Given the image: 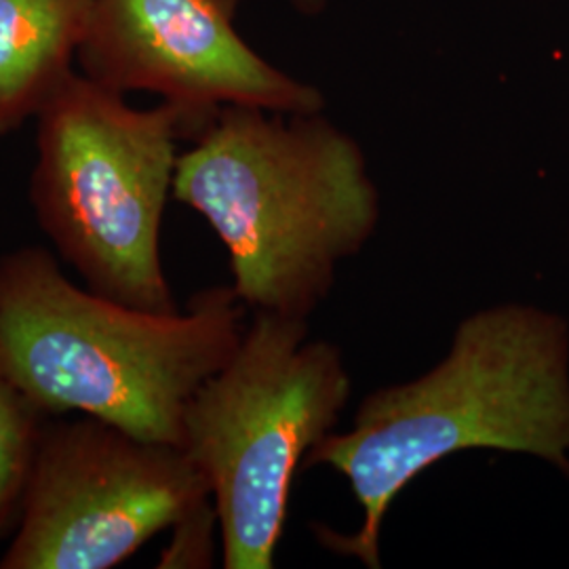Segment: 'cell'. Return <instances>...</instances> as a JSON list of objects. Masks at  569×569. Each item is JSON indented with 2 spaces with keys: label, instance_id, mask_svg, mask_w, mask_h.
<instances>
[{
  "label": "cell",
  "instance_id": "cell-1",
  "mask_svg": "<svg viewBox=\"0 0 569 569\" xmlns=\"http://www.w3.org/2000/svg\"><path fill=\"white\" fill-rule=\"evenodd\" d=\"M523 453L569 479V323L526 302L489 305L453 327L448 352L416 378L369 390L350 428L305 468L342 475L361 509L355 533L315 528L338 555L382 568L388 510L425 470L462 451Z\"/></svg>",
  "mask_w": 569,
  "mask_h": 569
},
{
  "label": "cell",
  "instance_id": "cell-2",
  "mask_svg": "<svg viewBox=\"0 0 569 569\" xmlns=\"http://www.w3.org/2000/svg\"><path fill=\"white\" fill-rule=\"evenodd\" d=\"M173 197L224 243L249 312L310 321L380 226L363 148L323 112L224 106L178 159Z\"/></svg>",
  "mask_w": 569,
  "mask_h": 569
},
{
  "label": "cell",
  "instance_id": "cell-3",
  "mask_svg": "<svg viewBox=\"0 0 569 569\" xmlns=\"http://www.w3.org/2000/svg\"><path fill=\"white\" fill-rule=\"evenodd\" d=\"M247 315L232 284L154 312L72 283L41 247L0 258V363L23 397L152 443L182 448L186 406L232 357Z\"/></svg>",
  "mask_w": 569,
  "mask_h": 569
},
{
  "label": "cell",
  "instance_id": "cell-4",
  "mask_svg": "<svg viewBox=\"0 0 569 569\" xmlns=\"http://www.w3.org/2000/svg\"><path fill=\"white\" fill-rule=\"evenodd\" d=\"M30 201L44 234L89 289L121 305L178 310L161 260L178 142L207 122L182 106L138 110L72 72L37 114Z\"/></svg>",
  "mask_w": 569,
  "mask_h": 569
},
{
  "label": "cell",
  "instance_id": "cell-5",
  "mask_svg": "<svg viewBox=\"0 0 569 569\" xmlns=\"http://www.w3.org/2000/svg\"><path fill=\"white\" fill-rule=\"evenodd\" d=\"M352 397L342 348L310 321L251 312L232 357L188 401L182 449L211 491L226 569H272L298 468Z\"/></svg>",
  "mask_w": 569,
  "mask_h": 569
},
{
  "label": "cell",
  "instance_id": "cell-6",
  "mask_svg": "<svg viewBox=\"0 0 569 569\" xmlns=\"http://www.w3.org/2000/svg\"><path fill=\"white\" fill-rule=\"evenodd\" d=\"M211 502L178 446L143 441L96 418L41 432L0 569H110Z\"/></svg>",
  "mask_w": 569,
  "mask_h": 569
},
{
  "label": "cell",
  "instance_id": "cell-7",
  "mask_svg": "<svg viewBox=\"0 0 569 569\" xmlns=\"http://www.w3.org/2000/svg\"><path fill=\"white\" fill-rule=\"evenodd\" d=\"M239 0H93L77 60L117 93L150 91L209 122L224 106L323 112V93L284 74L234 28Z\"/></svg>",
  "mask_w": 569,
  "mask_h": 569
},
{
  "label": "cell",
  "instance_id": "cell-8",
  "mask_svg": "<svg viewBox=\"0 0 569 569\" xmlns=\"http://www.w3.org/2000/svg\"><path fill=\"white\" fill-rule=\"evenodd\" d=\"M91 11L93 0H0V138L74 72Z\"/></svg>",
  "mask_w": 569,
  "mask_h": 569
},
{
  "label": "cell",
  "instance_id": "cell-9",
  "mask_svg": "<svg viewBox=\"0 0 569 569\" xmlns=\"http://www.w3.org/2000/svg\"><path fill=\"white\" fill-rule=\"evenodd\" d=\"M41 432L37 407L0 363V528L21 509Z\"/></svg>",
  "mask_w": 569,
  "mask_h": 569
},
{
  "label": "cell",
  "instance_id": "cell-10",
  "mask_svg": "<svg viewBox=\"0 0 569 569\" xmlns=\"http://www.w3.org/2000/svg\"><path fill=\"white\" fill-rule=\"evenodd\" d=\"M218 528L213 502L186 517L176 526V538L164 550L161 568H204L211 561V533Z\"/></svg>",
  "mask_w": 569,
  "mask_h": 569
},
{
  "label": "cell",
  "instance_id": "cell-11",
  "mask_svg": "<svg viewBox=\"0 0 569 569\" xmlns=\"http://www.w3.org/2000/svg\"><path fill=\"white\" fill-rule=\"evenodd\" d=\"M300 13L319 16L326 9L327 0H289Z\"/></svg>",
  "mask_w": 569,
  "mask_h": 569
}]
</instances>
